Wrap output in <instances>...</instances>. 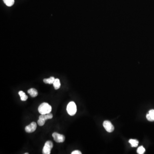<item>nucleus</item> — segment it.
<instances>
[{
  "instance_id": "nucleus-5",
  "label": "nucleus",
  "mask_w": 154,
  "mask_h": 154,
  "mask_svg": "<svg viewBox=\"0 0 154 154\" xmlns=\"http://www.w3.org/2000/svg\"><path fill=\"white\" fill-rule=\"evenodd\" d=\"M52 137L54 140L57 143L63 142L65 140V137L64 135L57 132L53 133Z\"/></svg>"
},
{
  "instance_id": "nucleus-7",
  "label": "nucleus",
  "mask_w": 154,
  "mask_h": 154,
  "mask_svg": "<svg viewBox=\"0 0 154 154\" xmlns=\"http://www.w3.org/2000/svg\"><path fill=\"white\" fill-rule=\"evenodd\" d=\"M36 127L37 125L36 122H33L30 125L25 127V130L27 133H32L36 130Z\"/></svg>"
},
{
  "instance_id": "nucleus-16",
  "label": "nucleus",
  "mask_w": 154,
  "mask_h": 154,
  "mask_svg": "<svg viewBox=\"0 0 154 154\" xmlns=\"http://www.w3.org/2000/svg\"><path fill=\"white\" fill-rule=\"evenodd\" d=\"M72 154H81V152H80V151L78 150H75L73 152H72Z\"/></svg>"
},
{
  "instance_id": "nucleus-15",
  "label": "nucleus",
  "mask_w": 154,
  "mask_h": 154,
  "mask_svg": "<svg viewBox=\"0 0 154 154\" xmlns=\"http://www.w3.org/2000/svg\"><path fill=\"white\" fill-rule=\"evenodd\" d=\"M145 149L143 147V146H140V147H138V148L137 149V152L138 154H143L145 152Z\"/></svg>"
},
{
  "instance_id": "nucleus-4",
  "label": "nucleus",
  "mask_w": 154,
  "mask_h": 154,
  "mask_svg": "<svg viewBox=\"0 0 154 154\" xmlns=\"http://www.w3.org/2000/svg\"><path fill=\"white\" fill-rule=\"evenodd\" d=\"M53 147V143L51 141L46 142L42 149L43 154H50L51 150Z\"/></svg>"
},
{
  "instance_id": "nucleus-12",
  "label": "nucleus",
  "mask_w": 154,
  "mask_h": 154,
  "mask_svg": "<svg viewBox=\"0 0 154 154\" xmlns=\"http://www.w3.org/2000/svg\"><path fill=\"white\" fill-rule=\"evenodd\" d=\"M55 80V78H54V77H51L50 78H47V79L46 78V79H44L43 81L46 84H51L54 83Z\"/></svg>"
},
{
  "instance_id": "nucleus-13",
  "label": "nucleus",
  "mask_w": 154,
  "mask_h": 154,
  "mask_svg": "<svg viewBox=\"0 0 154 154\" xmlns=\"http://www.w3.org/2000/svg\"><path fill=\"white\" fill-rule=\"evenodd\" d=\"M129 143L131 144V146L133 147H137L138 145L139 142L137 140L134 139H130L129 140Z\"/></svg>"
},
{
  "instance_id": "nucleus-1",
  "label": "nucleus",
  "mask_w": 154,
  "mask_h": 154,
  "mask_svg": "<svg viewBox=\"0 0 154 154\" xmlns=\"http://www.w3.org/2000/svg\"><path fill=\"white\" fill-rule=\"evenodd\" d=\"M52 110L51 106L49 105L47 103H43L41 104L38 108L39 112L41 114H45L50 113Z\"/></svg>"
},
{
  "instance_id": "nucleus-8",
  "label": "nucleus",
  "mask_w": 154,
  "mask_h": 154,
  "mask_svg": "<svg viewBox=\"0 0 154 154\" xmlns=\"http://www.w3.org/2000/svg\"><path fill=\"white\" fill-rule=\"evenodd\" d=\"M146 118L149 121H151V122L154 121V110H149V114L146 115Z\"/></svg>"
},
{
  "instance_id": "nucleus-9",
  "label": "nucleus",
  "mask_w": 154,
  "mask_h": 154,
  "mask_svg": "<svg viewBox=\"0 0 154 154\" xmlns=\"http://www.w3.org/2000/svg\"><path fill=\"white\" fill-rule=\"evenodd\" d=\"M28 93L33 98L37 96L38 94V93L37 92V90L35 88L30 89L28 90Z\"/></svg>"
},
{
  "instance_id": "nucleus-10",
  "label": "nucleus",
  "mask_w": 154,
  "mask_h": 154,
  "mask_svg": "<svg viewBox=\"0 0 154 154\" xmlns=\"http://www.w3.org/2000/svg\"><path fill=\"white\" fill-rule=\"evenodd\" d=\"M19 94L20 96L21 100L22 101H26L28 98V96L23 91H20L19 92Z\"/></svg>"
},
{
  "instance_id": "nucleus-17",
  "label": "nucleus",
  "mask_w": 154,
  "mask_h": 154,
  "mask_svg": "<svg viewBox=\"0 0 154 154\" xmlns=\"http://www.w3.org/2000/svg\"><path fill=\"white\" fill-rule=\"evenodd\" d=\"M29 153H24V154H28Z\"/></svg>"
},
{
  "instance_id": "nucleus-2",
  "label": "nucleus",
  "mask_w": 154,
  "mask_h": 154,
  "mask_svg": "<svg viewBox=\"0 0 154 154\" xmlns=\"http://www.w3.org/2000/svg\"><path fill=\"white\" fill-rule=\"evenodd\" d=\"M53 118L52 114H51V113L47 114H41L39 116V118L37 121L38 124L40 126H43L44 125L46 121L47 120L51 119Z\"/></svg>"
},
{
  "instance_id": "nucleus-11",
  "label": "nucleus",
  "mask_w": 154,
  "mask_h": 154,
  "mask_svg": "<svg viewBox=\"0 0 154 154\" xmlns=\"http://www.w3.org/2000/svg\"><path fill=\"white\" fill-rule=\"evenodd\" d=\"M53 84V86H54L55 90H58V89L60 88V86H61L60 80L58 79V78L55 79V81H54V83Z\"/></svg>"
},
{
  "instance_id": "nucleus-6",
  "label": "nucleus",
  "mask_w": 154,
  "mask_h": 154,
  "mask_svg": "<svg viewBox=\"0 0 154 154\" xmlns=\"http://www.w3.org/2000/svg\"><path fill=\"white\" fill-rule=\"evenodd\" d=\"M103 126L105 130L108 132H112L114 131V128L112 123L109 121H105L103 123Z\"/></svg>"
},
{
  "instance_id": "nucleus-14",
  "label": "nucleus",
  "mask_w": 154,
  "mask_h": 154,
  "mask_svg": "<svg viewBox=\"0 0 154 154\" xmlns=\"http://www.w3.org/2000/svg\"><path fill=\"white\" fill-rule=\"evenodd\" d=\"M4 4L8 7H11L14 3V0H3Z\"/></svg>"
},
{
  "instance_id": "nucleus-3",
  "label": "nucleus",
  "mask_w": 154,
  "mask_h": 154,
  "mask_svg": "<svg viewBox=\"0 0 154 154\" xmlns=\"http://www.w3.org/2000/svg\"><path fill=\"white\" fill-rule=\"evenodd\" d=\"M68 114L70 116H74L76 113L77 107L74 102H71L68 104L66 108Z\"/></svg>"
}]
</instances>
